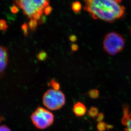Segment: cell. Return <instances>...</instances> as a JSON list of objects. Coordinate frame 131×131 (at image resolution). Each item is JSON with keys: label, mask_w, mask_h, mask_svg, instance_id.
<instances>
[{"label": "cell", "mask_w": 131, "mask_h": 131, "mask_svg": "<svg viewBox=\"0 0 131 131\" xmlns=\"http://www.w3.org/2000/svg\"><path fill=\"white\" fill-rule=\"evenodd\" d=\"M69 40L71 41L74 42L77 40V38L75 35H71L69 37Z\"/></svg>", "instance_id": "21"}, {"label": "cell", "mask_w": 131, "mask_h": 131, "mask_svg": "<svg viewBox=\"0 0 131 131\" xmlns=\"http://www.w3.org/2000/svg\"><path fill=\"white\" fill-rule=\"evenodd\" d=\"M78 46L76 45V44H73L72 45V47H71V49L73 52H75L76 51L78 50Z\"/></svg>", "instance_id": "20"}, {"label": "cell", "mask_w": 131, "mask_h": 131, "mask_svg": "<svg viewBox=\"0 0 131 131\" xmlns=\"http://www.w3.org/2000/svg\"><path fill=\"white\" fill-rule=\"evenodd\" d=\"M104 114L103 113H100L98 114V115H97V119H96L97 121L98 122H102V121L104 119Z\"/></svg>", "instance_id": "17"}, {"label": "cell", "mask_w": 131, "mask_h": 131, "mask_svg": "<svg viewBox=\"0 0 131 131\" xmlns=\"http://www.w3.org/2000/svg\"><path fill=\"white\" fill-rule=\"evenodd\" d=\"M49 86H52V89L56 90H59L60 89V85L56 80L52 79L49 83Z\"/></svg>", "instance_id": "11"}, {"label": "cell", "mask_w": 131, "mask_h": 131, "mask_svg": "<svg viewBox=\"0 0 131 131\" xmlns=\"http://www.w3.org/2000/svg\"><path fill=\"white\" fill-rule=\"evenodd\" d=\"M107 124L103 122H99L97 125V129L99 131H104L107 129Z\"/></svg>", "instance_id": "13"}, {"label": "cell", "mask_w": 131, "mask_h": 131, "mask_svg": "<svg viewBox=\"0 0 131 131\" xmlns=\"http://www.w3.org/2000/svg\"><path fill=\"white\" fill-rule=\"evenodd\" d=\"M0 131H11L9 128L5 125L0 126Z\"/></svg>", "instance_id": "19"}, {"label": "cell", "mask_w": 131, "mask_h": 131, "mask_svg": "<svg viewBox=\"0 0 131 131\" xmlns=\"http://www.w3.org/2000/svg\"><path fill=\"white\" fill-rule=\"evenodd\" d=\"M98 114V108L95 107H91L88 112L89 115L92 118L97 117Z\"/></svg>", "instance_id": "10"}, {"label": "cell", "mask_w": 131, "mask_h": 131, "mask_svg": "<svg viewBox=\"0 0 131 131\" xmlns=\"http://www.w3.org/2000/svg\"><path fill=\"white\" fill-rule=\"evenodd\" d=\"M125 44V39L122 35L115 32L108 33L103 39L104 50L111 56H115L122 51Z\"/></svg>", "instance_id": "3"}, {"label": "cell", "mask_w": 131, "mask_h": 131, "mask_svg": "<svg viewBox=\"0 0 131 131\" xmlns=\"http://www.w3.org/2000/svg\"><path fill=\"white\" fill-rule=\"evenodd\" d=\"M72 8L73 11L77 14L79 13L82 8L81 3L78 1H75L72 4Z\"/></svg>", "instance_id": "9"}, {"label": "cell", "mask_w": 131, "mask_h": 131, "mask_svg": "<svg viewBox=\"0 0 131 131\" xmlns=\"http://www.w3.org/2000/svg\"><path fill=\"white\" fill-rule=\"evenodd\" d=\"M7 28L6 22L4 20H0V30H5Z\"/></svg>", "instance_id": "16"}, {"label": "cell", "mask_w": 131, "mask_h": 131, "mask_svg": "<svg viewBox=\"0 0 131 131\" xmlns=\"http://www.w3.org/2000/svg\"><path fill=\"white\" fill-rule=\"evenodd\" d=\"M121 122L125 126V131H131V111H129L127 105H124L123 107V116Z\"/></svg>", "instance_id": "6"}, {"label": "cell", "mask_w": 131, "mask_h": 131, "mask_svg": "<svg viewBox=\"0 0 131 131\" xmlns=\"http://www.w3.org/2000/svg\"><path fill=\"white\" fill-rule=\"evenodd\" d=\"M89 95L92 99H97L99 96V92L97 89L92 90L89 92Z\"/></svg>", "instance_id": "12"}, {"label": "cell", "mask_w": 131, "mask_h": 131, "mask_svg": "<svg viewBox=\"0 0 131 131\" xmlns=\"http://www.w3.org/2000/svg\"><path fill=\"white\" fill-rule=\"evenodd\" d=\"M52 11V7L49 6L46 8L44 11V13L46 14V15H49L51 13Z\"/></svg>", "instance_id": "18"}, {"label": "cell", "mask_w": 131, "mask_h": 131, "mask_svg": "<svg viewBox=\"0 0 131 131\" xmlns=\"http://www.w3.org/2000/svg\"><path fill=\"white\" fill-rule=\"evenodd\" d=\"M31 119L33 124L37 128L43 129L52 125L54 121V116L47 109L38 107L32 114Z\"/></svg>", "instance_id": "5"}, {"label": "cell", "mask_w": 131, "mask_h": 131, "mask_svg": "<svg viewBox=\"0 0 131 131\" xmlns=\"http://www.w3.org/2000/svg\"><path fill=\"white\" fill-rule=\"evenodd\" d=\"M84 9L92 18L108 22H113L122 17L125 7L121 5L122 0H83Z\"/></svg>", "instance_id": "1"}, {"label": "cell", "mask_w": 131, "mask_h": 131, "mask_svg": "<svg viewBox=\"0 0 131 131\" xmlns=\"http://www.w3.org/2000/svg\"><path fill=\"white\" fill-rule=\"evenodd\" d=\"M13 3L30 20L38 21L41 18L46 8L49 6V0H13Z\"/></svg>", "instance_id": "2"}, {"label": "cell", "mask_w": 131, "mask_h": 131, "mask_svg": "<svg viewBox=\"0 0 131 131\" xmlns=\"http://www.w3.org/2000/svg\"><path fill=\"white\" fill-rule=\"evenodd\" d=\"M73 112L78 117L83 116L86 112V106L81 102H77L73 106Z\"/></svg>", "instance_id": "8"}, {"label": "cell", "mask_w": 131, "mask_h": 131, "mask_svg": "<svg viewBox=\"0 0 131 131\" xmlns=\"http://www.w3.org/2000/svg\"><path fill=\"white\" fill-rule=\"evenodd\" d=\"M38 25V21L35 20H30L29 23V26L32 30H34L36 28Z\"/></svg>", "instance_id": "14"}, {"label": "cell", "mask_w": 131, "mask_h": 131, "mask_svg": "<svg viewBox=\"0 0 131 131\" xmlns=\"http://www.w3.org/2000/svg\"></svg>", "instance_id": "22"}, {"label": "cell", "mask_w": 131, "mask_h": 131, "mask_svg": "<svg viewBox=\"0 0 131 131\" xmlns=\"http://www.w3.org/2000/svg\"><path fill=\"white\" fill-rule=\"evenodd\" d=\"M7 50L4 47L0 46V74L3 73L8 63Z\"/></svg>", "instance_id": "7"}, {"label": "cell", "mask_w": 131, "mask_h": 131, "mask_svg": "<svg viewBox=\"0 0 131 131\" xmlns=\"http://www.w3.org/2000/svg\"><path fill=\"white\" fill-rule=\"evenodd\" d=\"M47 53L45 52H41L38 53V59L40 61H43L47 58Z\"/></svg>", "instance_id": "15"}, {"label": "cell", "mask_w": 131, "mask_h": 131, "mask_svg": "<svg viewBox=\"0 0 131 131\" xmlns=\"http://www.w3.org/2000/svg\"><path fill=\"white\" fill-rule=\"evenodd\" d=\"M65 101L64 94L60 90L53 89L48 90L43 96V104L51 110H59L65 104Z\"/></svg>", "instance_id": "4"}]
</instances>
